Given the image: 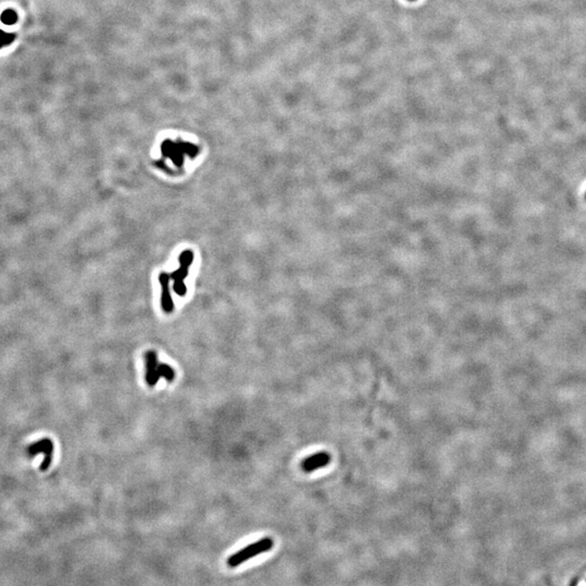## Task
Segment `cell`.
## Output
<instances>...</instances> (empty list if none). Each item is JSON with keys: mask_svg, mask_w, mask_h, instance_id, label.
I'll list each match as a JSON object with an SVG mask.
<instances>
[{"mask_svg": "<svg viewBox=\"0 0 586 586\" xmlns=\"http://www.w3.org/2000/svg\"><path fill=\"white\" fill-rule=\"evenodd\" d=\"M0 21L5 25H14L19 21V14L12 8H8L0 14Z\"/></svg>", "mask_w": 586, "mask_h": 586, "instance_id": "cell-7", "label": "cell"}, {"mask_svg": "<svg viewBox=\"0 0 586 586\" xmlns=\"http://www.w3.org/2000/svg\"><path fill=\"white\" fill-rule=\"evenodd\" d=\"M145 360V381L149 387L153 388L161 378L159 373L158 354L154 351H148L144 354Z\"/></svg>", "mask_w": 586, "mask_h": 586, "instance_id": "cell-4", "label": "cell"}, {"mask_svg": "<svg viewBox=\"0 0 586 586\" xmlns=\"http://www.w3.org/2000/svg\"><path fill=\"white\" fill-rule=\"evenodd\" d=\"M159 373H160L161 378H164L169 382H172L174 379H175V376H176L175 370H174L172 366H170L169 364H165V363L159 364Z\"/></svg>", "mask_w": 586, "mask_h": 586, "instance_id": "cell-8", "label": "cell"}, {"mask_svg": "<svg viewBox=\"0 0 586 586\" xmlns=\"http://www.w3.org/2000/svg\"><path fill=\"white\" fill-rule=\"evenodd\" d=\"M53 451H54V445L52 439L45 437L34 442L32 445L27 447V455H29V457H35L36 455L44 454L45 458L44 462L40 464L39 468L41 471H46L48 470L52 463Z\"/></svg>", "mask_w": 586, "mask_h": 586, "instance_id": "cell-3", "label": "cell"}, {"mask_svg": "<svg viewBox=\"0 0 586 586\" xmlns=\"http://www.w3.org/2000/svg\"><path fill=\"white\" fill-rule=\"evenodd\" d=\"M273 546H274V541L271 537H263L260 541L245 546L244 548L241 549V551L232 555L228 558L227 563L232 568H236L238 566L242 564L244 561L252 559L255 556L270 551Z\"/></svg>", "mask_w": 586, "mask_h": 586, "instance_id": "cell-1", "label": "cell"}, {"mask_svg": "<svg viewBox=\"0 0 586 586\" xmlns=\"http://www.w3.org/2000/svg\"><path fill=\"white\" fill-rule=\"evenodd\" d=\"M16 38L15 33H7L3 30H0V49H3L7 46H10Z\"/></svg>", "mask_w": 586, "mask_h": 586, "instance_id": "cell-9", "label": "cell"}, {"mask_svg": "<svg viewBox=\"0 0 586 586\" xmlns=\"http://www.w3.org/2000/svg\"><path fill=\"white\" fill-rule=\"evenodd\" d=\"M170 279L171 276L165 273L160 274L159 281L161 283L162 288V296H161V306L165 313H172L174 309L173 299L170 291Z\"/></svg>", "mask_w": 586, "mask_h": 586, "instance_id": "cell-6", "label": "cell"}, {"mask_svg": "<svg viewBox=\"0 0 586 586\" xmlns=\"http://www.w3.org/2000/svg\"><path fill=\"white\" fill-rule=\"evenodd\" d=\"M194 260V255L191 251H184L181 253L179 258L180 267L175 273L170 275L171 278L174 279V290L179 297H184L187 292V288L185 286V278L189 273V267Z\"/></svg>", "mask_w": 586, "mask_h": 586, "instance_id": "cell-2", "label": "cell"}, {"mask_svg": "<svg viewBox=\"0 0 586 586\" xmlns=\"http://www.w3.org/2000/svg\"><path fill=\"white\" fill-rule=\"evenodd\" d=\"M330 462H331L330 454L327 452H320L304 458V461L301 463V468L306 473L314 472L320 468H323V467L328 466L330 464Z\"/></svg>", "mask_w": 586, "mask_h": 586, "instance_id": "cell-5", "label": "cell"}]
</instances>
